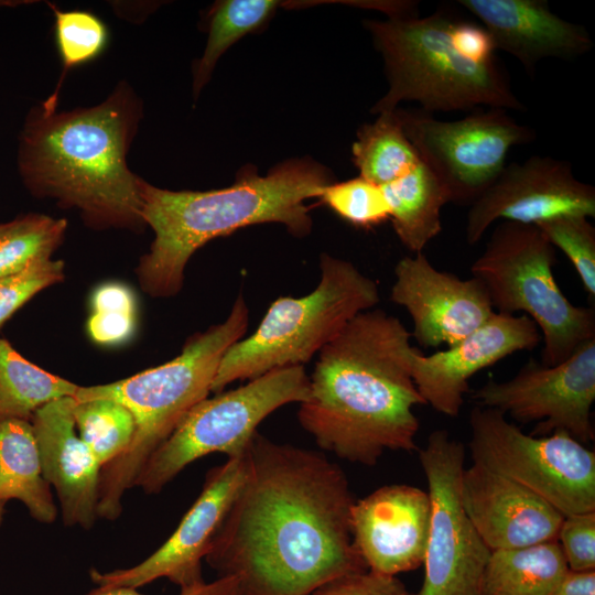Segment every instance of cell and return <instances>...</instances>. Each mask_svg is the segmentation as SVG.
<instances>
[{
    "label": "cell",
    "mask_w": 595,
    "mask_h": 595,
    "mask_svg": "<svg viewBox=\"0 0 595 595\" xmlns=\"http://www.w3.org/2000/svg\"><path fill=\"white\" fill-rule=\"evenodd\" d=\"M567 571L556 540L491 551L478 595H553Z\"/></svg>",
    "instance_id": "cell-24"
},
{
    "label": "cell",
    "mask_w": 595,
    "mask_h": 595,
    "mask_svg": "<svg viewBox=\"0 0 595 595\" xmlns=\"http://www.w3.org/2000/svg\"><path fill=\"white\" fill-rule=\"evenodd\" d=\"M62 260L48 259L0 279V329L7 321L41 291L65 278Z\"/></svg>",
    "instance_id": "cell-34"
},
{
    "label": "cell",
    "mask_w": 595,
    "mask_h": 595,
    "mask_svg": "<svg viewBox=\"0 0 595 595\" xmlns=\"http://www.w3.org/2000/svg\"><path fill=\"white\" fill-rule=\"evenodd\" d=\"M73 418L80 440L101 467L121 456L133 440L136 431L133 415L123 404L115 400L74 399Z\"/></svg>",
    "instance_id": "cell-29"
},
{
    "label": "cell",
    "mask_w": 595,
    "mask_h": 595,
    "mask_svg": "<svg viewBox=\"0 0 595 595\" xmlns=\"http://www.w3.org/2000/svg\"><path fill=\"white\" fill-rule=\"evenodd\" d=\"M244 483L205 561L238 580V595H311L368 570L353 543L355 502L344 470L322 453L256 432Z\"/></svg>",
    "instance_id": "cell-1"
},
{
    "label": "cell",
    "mask_w": 595,
    "mask_h": 595,
    "mask_svg": "<svg viewBox=\"0 0 595 595\" xmlns=\"http://www.w3.org/2000/svg\"><path fill=\"white\" fill-rule=\"evenodd\" d=\"M142 117V100L127 82L91 107L32 108L19 137L23 185L34 197L78 210L91 229L143 230L142 178L128 165Z\"/></svg>",
    "instance_id": "cell-3"
},
{
    "label": "cell",
    "mask_w": 595,
    "mask_h": 595,
    "mask_svg": "<svg viewBox=\"0 0 595 595\" xmlns=\"http://www.w3.org/2000/svg\"><path fill=\"white\" fill-rule=\"evenodd\" d=\"M555 262V248L536 225L502 221L470 267L497 313L522 312L536 323L544 344V366L566 360L595 338L594 307L567 300L553 275Z\"/></svg>",
    "instance_id": "cell-8"
},
{
    "label": "cell",
    "mask_w": 595,
    "mask_h": 595,
    "mask_svg": "<svg viewBox=\"0 0 595 595\" xmlns=\"http://www.w3.org/2000/svg\"><path fill=\"white\" fill-rule=\"evenodd\" d=\"M556 541L569 570H595V511L565 516Z\"/></svg>",
    "instance_id": "cell-35"
},
{
    "label": "cell",
    "mask_w": 595,
    "mask_h": 595,
    "mask_svg": "<svg viewBox=\"0 0 595 595\" xmlns=\"http://www.w3.org/2000/svg\"><path fill=\"white\" fill-rule=\"evenodd\" d=\"M421 161L446 190L450 202L472 205L499 176L509 150L531 142L534 131L501 108H477L453 121L422 110L394 109Z\"/></svg>",
    "instance_id": "cell-11"
},
{
    "label": "cell",
    "mask_w": 595,
    "mask_h": 595,
    "mask_svg": "<svg viewBox=\"0 0 595 595\" xmlns=\"http://www.w3.org/2000/svg\"><path fill=\"white\" fill-rule=\"evenodd\" d=\"M22 502L41 523H52L57 508L45 480L31 421L0 420V502Z\"/></svg>",
    "instance_id": "cell-22"
},
{
    "label": "cell",
    "mask_w": 595,
    "mask_h": 595,
    "mask_svg": "<svg viewBox=\"0 0 595 595\" xmlns=\"http://www.w3.org/2000/svg\"><path fill=\"white\" fill-rule=\"evenodd\" d=\"M469 425L474 463L524 486L564 517L595 511V453L571 434H526L502 412L480 405Z\"/></svg>",
    "instance_id": "cell-10"
},
{
    "label": "cell",
    "mask_w": 595,
    "mask_h": 595,
    "mask_svg": "<svg viewBox=\"0 0 595 595\" xmlns=\"http://www.w3.org/2000/svg\"><path fill=\"white\" fill-rule=\"evenodd\" d=\"M333 182L331 171L306 156L280 163L264 176L255 165H244L232 185L219 190L170 191L142 178V219L154 234L136 268L142 291L158 299L175 296L191 257L240 228L278 223L295 237L307 236L312 218L304 202L320 198Z\"/></svg>",
    "instance_id": "cell-4"
},
{
    "label": "cell",
    "mask_w": 595,
    "mask_h": 595,
    "mask_svg": "<svg viewBox=\"0 0 595 595\" xmlns=\"http://www.w3.org/2000/svg\"><path fill=\"white\" fill-rule=\"evenodd\" d=\"M477 18L494 45L530 72L544 58L573 60L594 44L587 30L563 20L545 0H459Z\"/></svg>",
    "instance_id": "cell-21"
},
{
    "label": "cell",
    "mask_w": 595,
    "mask_h": 595,
    "mask_svg": "<svg viewBox=\"0 0 595 595\" xmlns=\"http://www.w3.org/2000/svg\"><path fill=\"white\" fill-rule=\"evenodd\" d=\"M245 453L229 457L206 475L202 491L171 537L149 558L129 569L99 572L90 570L96 591L115 587L138 588L164 577L181 591L205 583L202 562L244 483Z\"/></svg>",
    "instance_id": "cell-14"
},
{
    "label": "cell",
    "mask_w": 595,
    "mask_h": 595,
    "mask_svg": "<svg viewBox=\"0 0 595 595\" xmlns=\"http://www.w3.org/2000/svg\"><path fill=\"white\" fill-rule=\"evenodd\" d=\"M86 323L89 338L104 346L119 345L131 338L137 324V301L129 293L105 290L90 300Z\"/></svg>",
    "instance_id": "cell-33"
},
{
    "label": "cell",
    "mask_w": 595,
    "mask_h": 595,
    "mask_svg": "<svg viewBox=\"0 0 595 595\" xmlns=\"http://www.w3.org/2000/svg\"><path fill=\"white\" fill-rule=\"evenodd\" d=\"M381 188L397 237L414 255L423 252L442 231L441 210L450 203L446 190L422 161Z\"/></svg>",
    "instance_id": "cell-23"
},
{
    "label": "cell",
    "mask_w": 595,
    "mask_h": 595,
    "mask_svg": "<svg viewBox=\"0 0 595 595\" xmlns=\"http://www.w3.org/2000/svg\"><path fill=\"white\" fill-rule=\"evenodd\" d=\"M15 3H23V1H0V6H15Z\"/></svg>",
    "instance_id": "cell-40"
},
{
    "label": "cell",
    "mask_w": 595,
    "mask_h": 595,
    "mask_svg": "<svg viewBox=\"0 0 595 595\" xmlns=\"http://www.w3.org/2000/svg\"><path fill=\"white\" fill-rule=\"evenodd\" d=\"M88 595H141L137 588L115 587L104 591L91 589ZM180 595H238V580L234 576L218 577L210 583L181 591Z\"/></svg>",
    "instance_id": "cell-37"
},
{
    "label": "cell",
    "mask_w": 595,
    "mask_h": 595,
    "mask_svg": "<svg viewBox=\"0 0 595 595\" xmlns=\"http://www.w3.org/2000/svg\"><path fill=\"white\" fill-rule=\"evenodd\" d=\"M550 244L563 251L581 282L594 299L595 296V228L588 218L566 215L536 225Z\"/></svg>",
    "instance_id": "cell-32"
},
{
    "label": "cell",
    "mask_w": 595,
    "mask_h": 595,
    "mask_svg": "<svg viewBox=\"0 0 595 595\" xmlns=\"http://www.w3.org/2000/svg\"><path fill=\"white\" fill-rule=\"evenodd\" d=\"M461 497L490 551L554 541L564 518L524 486L474 462L463 470Z\"/></svg>",
    "instance_id": "cell-19"
},
{
    "label": "cell",
    "mask_w": 595,
    "mask_h": 595,
    "mask_svg": "<svg viewBox=\"0 0 595 595\" xmlns=\"http://www.w3.org/2000/svg\"><path fill=\"white\" fill-rule=\"evenodd\" d=\"M248 322V306L239 294L224 322L191 335L180 355L167 363L110 383L78 386L76 401L115 400L132 413L136 423L127 451L101 467L98 518L120 517L125 493L134 487L151 455L186 413L208 397L223 356L242 338Z\"/></svg>",
    "instance_id": "cell-5"
},
{
    "label": "cell",
    "mask_w": 595,
    "mask_h": 595,
    "mask_svg": "<svg viewBox=\"0 0 595 595\" xmlns=\"http://www.w3.org/2000/svg\"><path fill=\"white\" fill-rule=\"evenodd\" d=\"M431 504L428 491L408 484L382 486L355 500L354 547L369 571L397 576L424 561Z\"/></svg>",
    "instance_id": "cell-18"
},
{
    "label": "cell",
    "mask_w": 595,
    "mask_h": 595,
    "mask_svg": "<svg viewBox=\"0 0 595 595\" xmlns=\"http://www.w3.org/2000/svg\"><path fill=\"white\" fill-rule=\"evenodd\" d=\"M66 230V219L39 213L0 224V279L52 259Z\"/></svg>",
    "instance_id": "cell-28"
},
{
    "label": "cell",
    "mask_w": 595,
    "mask_h": 595,
    "mask_svg": "<svg viewBox=\"0 0 595 595\" xmlns=\"http://www.w3.org/2000/svg\"><path fill=\"white\" fill-rule=\"evenodd\" d=\"M419 458L431 504L424 578L416 595H478L491 553L466 515L461 497L464 445L433 431Z\"/></svg>",
    "instance_id": "cell-12"
},
{
    "label": "cell",
    "mask_w": 595,
    "mask_h": 595,
    "mask_svg": "<svg viewBox=\"0 0 595 595\" xmlns=\"http://www.w3.org/2000/svg\"><path fill=\"white\" fill-rule=\"evenodd\" d=\"M410 337L398 317L368 310L318 351L298 411L318 447L366 466L387 450H418L413 409L426 403L411 376Z\"/></svg>",
    "instance_id": "cell-2"
},
{
    "label": "cell",
    "mask_w": 595,
    "mask_h": 595,
    "mask_svg": "<svg viewBox=\"0 0 595 595\" xmlns=\"http://www.w3.org/2000/svg\"><path fill=\"white\" fill-rule=\"evenodd\" d=\"M541 340V332L529 316L494 312L445 350L423 355L412 347L411 376L426 404L442 414L456 416L468 391V380L477 371L516 351L531 350Z\"/></svg>",
    "instance_id": "cell-17"
},
{
    "label": "cell",
    "mask_w": 595,
    "mask_h": 595,
    "mask_svg": "<svg viewBox=\"0 0 595 595\" xmlns=\"http://www.w3.org/2000/svg\"><path fill=\"white\" fill-rule=\"evenodd\" d=\"M77 389L78 385L29 361L0 337V420L31 421L36 410L74 397Z\"/></svg>",
    "instance_id": "cell-26"
},
{
    "label": "cell",
    "mask_w": 595,
    "mask_h": 595,
    "mask_svg": "<svg viewBox=\"0 0 595 595\" xmlns=\"http://www.w3.org/2000/svg\"><path fill=\"white\" fill-rule=\"evenodd\" d=\"M50 7L54 14L55 42L63 66L56 88L40 105L45 111L52 112L57 110L60 91L67 73L100 56L109 43V32L104 21L89 11H63L55 6Z\"/></svg>",
    "instance_id": "cell-30"
},
{
    "label": "cell",
    "mask_w": 595,
    "mask_h": 595,
    "mask_svg": "<svg viewBox=\"0 0 595 595\" xmlns=\"http://www.w3.org/2000/svg\"><path fill=\"white\" fill-rule=\"evenodd\" d=\"M73 397L51 401L31 419L42 473L56 491L63 523L90 529L98 519L101 465L80 440Z\"/></svg>",
    "instance_id": "cell-20"
},
{
    "label": "cell",
    "mask_w": 595,
    "mask_h": 595,
    "mask_svg": "<svg viewBox=\"0 0 595 595\" xmlns=\"http://www.w3.org/2000/svg\"><path fill=\"white\" fill-rule=\"evenodd\" d=\"M303 366L274 369L195 404L151 455L134 487L159 494L187 465L210 453L242 455L258 425L277 409L309 397Z\"/></svg>",
    "instance_id": "cell-9"
},
{
    "label": "cell",
    "mask_w": 595,
    "mask_h": 595,
    "mask_svg": "<svg viewBox=\"0 0 595 595\" xmlns=\"http://www.w3.org/2000/svg\"><path fill=\"white\" fill-rule=\"evenodd\" d=\"M472 398L518 422H538L532 435L565 431L585 444L594 440L595 338L554 366L530 359L511 379H490Z\"/></svg>",
    "instance_id": "cell-13"
},
{
    "label": "cell",
    "mask_w": 595,
    "mask_h": 595,
    "mask_svg": "<svg viewBox=\"0 0 595 595\" xmlns=\"http://www.w3.org/2000/svg\"><path fill=\"white\" fill-rule=\"evenodd\" d=\"M320 198L355 227L370 229L390 216L381 186L361 176L333 182L324 188Z\"/></svg>",
    "instance_id": "cell-31"
},
{
    "label": "cell",
    "mask_w": 595,
    "mask_h": 595,
    "mask_svg": "<svg viewBox=\"0 0 595 595\" xmlns=\"http://www.w3.org/2000/svg\"><path fill=\"white\" fill-rule=\"evenodd\" d=\"M351 154L359 176L380 186L401 177L421 162L396 110L379 113L374 122L361 126Z\"/></svg>",
    "instance_id": "cell-27"
},
{
    "label": "cell",
    "mask_w": 595,
    "mask_h": 595,
    "mask_svg": "<svg viewBox=\"0 0 595 595\" xmlns=\"http://www.w3.org/2000/svg\"><path fill=\"white\" fill-rule=\"evenodd\" d=\"M320 269V282L311 293L277 299L257 329L227 349L210 392L274 369L303 366L357 314L379 303L376 281L351 262L322 253Z\"/></svg>",
    "instance_id": "cell-7"
},
{
    "label": "cell",
    "mask_w": 595,
    "mask_h": 595,
    "mask_svg": "<svg viewBox=\"0 0 595 595\" xmlns=\"http://www.w3.org/2000/svg\"><path fill=\"white\" fill-rule=\"evenodd\" d=\"M553 595H595V570L582 572L569 570Z\"/></svg>",
    "instance_id": "cell-38"
},
{
    "label": "cell",
    "mask_w": 595,
    "mask_h": 595,
    "mask_svg": "<svg viewBox=\"0 0 595 595\" xmlns=\"http://www.w3.org/2000/svg\"><path fill=\"white\" fill-rule=\"evenodd\" d=\"M6 505L4 502H0V527L2 524L4 513H6Z\"/></svg>",
    "instance_id": "cell-39"
},
{
    "label": "cell",
    "mask_w": 595,
    "mask_h": 595,
    "mask_svg": "<svg viewBox=\"0 0 595 595\" xmlns=\"http://www.w3.org/2000/svg\"><path fill=\"white\" fill-rule=\"evenodd\" d=\"M390 299L404 307L413 336L423 347L454 345L495 312L485 285L434 268L423 252L405 256L394 268Z\"/></svg>",
    "instance_id": "cell-16"
},
{
    "label": "cell",
    "mask_w": 595,
    "mask_h": 595,
    "mask_svg": "<svg viewBox=\"0 0 595 595\" xmlns=\"http://www.w3.org/2000/svg\"><path fill=\"white\" fill-rule=\"evenodd\" d=\"M566 215L595 216L594 186L576 178L569 162L533 155L506 164L470 205L465 237L474 246L496 220L538 225Z\"/></svg>",
    "instance_id": "cell-15"
},
{
    "label": "cell",
    "mask_w": 595,
    "mask_h": 595,
    "mask_svg": "<svg viewBox=\"0 0 595 595\" xmlns=\"http://www.w3.org/2000/svg\"><path fill=\"white\" fill-rule=\"evenodd\" d=\"M311 595H416L397 577L369 570L348 574L315 589Z\"/></svg>",
    "instance_id": "cell-36"
},
{
    "label": "cell",
    "mask_w": 595,
    "mask_h": 595,
    "mask_svg": "<svg viewBox=\"0 0 595 595\" xmlns=\"http://www.w3.org/2000/svg\"><path fill=\"white\" fill-rule=\"evenodd\" d=\"M306 1L221 0L206 14L207 42L193 68L195 99L208 83L220 56L242 36L260 30L279 8L306 7Z\"/></svg>",
    "instance_id": "cell-25"
},
{
    "label": "cell",
    "mask_w": 595,
    "mask_h": 595,
    "mask_svg": "<svg viewBox=\"0 0 595 595\" xmlns=\"http://www.w3.org/2000/svg\"><path fill=\"white\" fill-rule=\"evenodd\" d=\"M457 19L440 9L423 18L365 21L389 84L371 113L393 111L401 101H416L428 113L484 107L523 111L497 61L477 60L462 48Z\"/></svg>",
    "instance_id": "cell-6"
}]
</instances>
